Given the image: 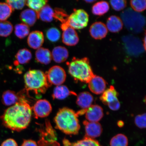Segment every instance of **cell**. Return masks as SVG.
Masks as SVG:
<instances>
[{
  "label": "cell",
  "mask_w": 146,
  "mask_h": 146,
  "mask_svg": "<svg viewBox=\"0 0 146 146\" xmlns=\"http://www.w3.org/2000/svg\"><path fill=\"white\" fill-rule=\"evenodd\" d=\"M13 11L7 3L0 2V21H5L10 17Z\"/></svg>",
  "instance_id": "f546056e"
},
{
  "label": "cell",
  "mask_w": 146,
  "mask_h": 146,
  "mask_svg": "<svg viewBox=\"0 0 146 146\" xmlns=\"http://www.w3.org/2000/svg\"><path fill=\"white\" fill-rule=\"evenodd\" d=\"M110 3L113 9L117 11L123 10L127 5V1L124 0H113Z\"/></svg>",
  "instance_id": "8d00e7d4"
},
{
  "label": "cell",
  "mask_w": 146,
  "mask_h": 146,
  "mask_svg": "<svg viewBox=\"0 0 146 146\" xmlns=\"http://www.w3.org/2000/svg\"><path fill=\"white\" fill-rule=\"evenodd\" d=\"M118 93L112 86L106 90L100 97V99L104 104L108 106L118 100Z\"/></svg>",
  "instance_id": "e0dca14e"
},
{
  "label": "cell",
  "mask_w": 146,
  "mask_h": 146,
  "mask_svg": "<svg viewBox=\"0 0 146 146\" xmlns=\"http://www.w3.org/2000/svg\"><path fill=\"white\" fill-rule=\"evenodd\" d=\"M14 29L15 35L21 39L26 37L30 33L29 27L23 23L16 25L14 27Z\"/></svg>",
  "instance_id": "83f0119b"
},
{
  "label": "cell",
  "mask_w": 146,
  "mask_h": 146,
  "mask_svg": "<svg viewBox=\"0 0 146 146\" xmlns=\"http://www.w3.org/2000/svg\"><path fill=\"white\" fill-rule=\"evenodd\" d=\"M19 96V101L7 109L1 117L5 127L17 132L28 127L32 115V108L28 101L21 94Z\"/></svg>",
  "instance_id": "6da1fadb"
},
{
  "label": "cell",
  "mask_w": 146,
  "mask_h": 146,
  "mask_svg": "<svg viewBox=\"0 0 146 146\" xmlns=\"http://www.w3.org/2000/svg\"><path fill=\"white\" fill-rule=\"evenodd\" d=\"M143 42V46L144 49H145V50L146 51V30L145 31V36H144Z\"/></svg>",
  "instance_id": "b9f144b4"
},
{
  "label": "cell",
  "mask_w": 146,
  "mask_h": 146,
  "mask_svg": "<svg viewBox=\"0 0 146 146\" xmlns=\"http://www.w3.org/2000/svg\"><path fill=\"white\" fill-rule=\"evenodd\" d=\"M47 80L50 84L61 85L65 81L66 73L64 69L59 66H54L46 74Z\"/></svg>",
  "instance_id": "52a82bcc"
},
{
  "label": "cell",
  "mask_w": 146,
  "mask_h": 146,
  "mask_svg": "<svg viewBox=\"0 0 146 146\" xmlns=\"http://www.w3.org/2000/svg\"><path fill=\"white\" fill-rule=\"evenodd\" d=\"M44 40V36L43 33L40 31H36L29 34L27 42L31 48L37 50L41 47Z\"/></svg>",
  "instance_id": "9a60e30c"
},
{
  "label": "cell",
  "mask_w": 146,
  "mask_h": 146,
  "mask_svg": "<svg viewBox=\"0 0 146 146\" xmlns=\"http://www.w3.org/2000/svg\"><path fill=\"white\" fill-rule=\"evenodd\" d=\"M124 123L123 122L119 121L118 123V125L119 127H122Z\"/></svg>",
  "instance_id": "7bdbcfd3"
},
{
  "label": "cell",
  "mask_w": 146,
  "mask_h": 146,
  "mask_svg": "<svg viewBox=\"0 0 146 146\" xmlns=\"http://www.w3.org/2000/svg\"><path fill=\"white\" fill-rule=\"evenodd\" d=\"M6 3L11 7L13 11L15 9L21 10L24 8L26 5V1H14V0H7Z\"/></svg>",
  "instance_id": "d590c367"
},
{
  "label": "cell",
  "mask_w": 146,
  "mask_h": 146,
  "mask_svg": "<svg viewBox=\"0 0 146 146\" xmlns=\"http://www.w3.org/2000/svg\"><path fill=\"white\" fill-rule=\"evenodd\" d=\"M54 11L50 5H46L37 13L38 18L45 22L49 23L54 18Z\"/></svg>",
  "instance_id": "484cf974"
},
{
  "label": "cell",
  "mask_w": 146,
  "mask_h": 146,
  "mask_svg": "<svg viewBox=\"0 0 146 146\" xmlns=\"http://www.w3.org/2000/svg\"><path fill=\"white\" fill-rule=\"evenodd\" d=\"M27 91H32L37 95L44 94L51 85L46 74L41 70H29L24 76Z\"/></svg>",
  "instance_id": "3957f363"
},
{
  "label": "cell",
  "mask_w": 146,
  "mask_h": 146,
  "mask_svg": "<svg viewBox=\"0 0 146 146\" xmlns=\"http://www.w3.org/2000/svg\"><path fill=\"white\" fill-rule=\"evenodd\" d=\"M144 102L146 104V96H145V98H144Z\"/></svg>",
  "instance_id": "f6af8a7d"
},
{
  "label": "cell",
  "mask_w": 146,
  "mask_h": 146,
  "mask_svg": "<svg viewBox=\"0 0 146 146\" xmlns=\"http://www.w3.org/2000/svg\"><path fill=\"white\" fill-rule=\"evenodd\" d=\"M36 59L38 62L44 65L48 64L52 59V53L47 48L40 47L35 53Z\"/></svg>",
  "instance_id": "7402d4cb"
},
{
  "label": "cell",
  "mask_w": 146,
  "mask_h": 146,
  "mask_svg": "<svg viewBox=\"0 0 146 146\" xmlns=\"http://www.w3.org/2000/svg\"><path fill=\"white\" fill-rule=\"evenodd\" d=\"M89 32L94 39L100 40L106 37L108 33V29L104 23L97 22L91 25Z\"/></svg>",
  "instance_id": "5bb4252c"
},
{
  "label": "cell",
  "mask_w": 146,
  "mask_h": 146,
  "mask_svg": "<svg viewBox=\"0 0 146 146\" xmlns=\"http://www.w3.org/2000/svg\"><path fill=\"white\" fill-rule=\"evenodd\" d=\"M63 143V146H102L96 140L85 136L83 139L74 142L64 139Z\"/></svg>",
  "instance_id": "d6986e66"
},
{
  "label": "cell",
  "mask_w": 146,
  "mask_h": 146,
  "mask_svg": "<svg viewBox=\"0 0 146 146\" xmlns=\"http://www.w3.org/2000/svg\"><path fill=\"white\" fill-rule=\"evenodd\" d=\"M106 26L110 32L116 33L121 30L123 27V23L119 17L113 15L108 19Z\"/></svg>",
  "instance_id": "44dd1931"
},
{
  "label": "cell",
  "mask_w": 146,
  "mask_h": 146,
  "mask_svg": "<svg viewBox=\"0 0 146 146\" xmlns=\"http://www.w3.org/2000/svg\"><path fill=\"white\" fill-rule=\"evenodd\" d=\"M16 60L14 62V65H18L19 64H24L28 63L32 58L31 51L27 48L21 49L18 51L15 56Z\"/></svg>",
  "instance_id": "d4e9b609"
},
{
  "label": "cell",
  "mask_w": 146,
  "mask_h": 146,
  "mask_svg": "<svg viewBox=\"0 0 146 146\" xmlns=\"http://www.w3.org/2000/svg\"><path fill=\"white\" fill-rule=\"evenodd\" d=\"M88 84L89 89L96 94H103L106 87L107 83L105 80L99 76L95 75Z\"/></svg>",
  "instance_id": "30bf717a"
},
{
  "label": "cell",
  "mask_w": 146,
  "mask_h": 146,
  "mask_svg": "<svg viewBox=\"0 0 146 146\" xmlns=\"http://www.w3.org/2000/svg\"><path fill=\"white\" fill-rule=\"evenodd\" d=\"M123 41L128 52L132 56H138L143 52L144 47L137 38L132 36H125Z\"/></svg>",
  "instance_id": "ba28073f"
},
{
  "label": "cell",
  "mask_w": 146,
  "mask_h": 146,
  "mask_svg": "<svg viewBox=\"0 0 146 146\" xmlns=\"http://www.w3.org/2000/svg\"><path fill=\"white\" fill-rule=\"evenodd\" d=\"M38 18L37 13L30 9L23 10L20 15L21 21L29 27L33 26Z\"/></svg>",
  "instance_id": "2e32d148"
},
{
  "label": "cell",
  "mask_w": 146,
  "mask_h": 146,
  "mask_svg": "<svg viewBox=\"0 0 146 146\" xmlns=\"http://www.w3.org/2000/svg\"><path fill=\"white\" fill-rule=\"evenodd\" d=\"M47 2L46 0H29L26 1V5L37 13L46 5Z\"/></svg>",
  "instance_id": "4dcf8cb0"
},
{
  "label": "cell",
  "mask_w": 146,
  "mask_h": 146,
  "mask_svg": "<svg viewBox=\"0 0 146 146\" xmlns=\"http://www.w3.org/2000/svg\"><path fill=\"white\" fill-rule=\"evenodd\" d=\"M85 1L87 3H93L94 2H95V1Z\"/></svg>",
  "instance_id": "ee69618b"
},
{
  "label": "cell",
  "mask_w": 146,
  "mask_h": 146,
  "mask_svg": "<svg viewBox=\"0 0 146 146\" xmlns=\"http://www.w3.org/2000/svg\"><path fill=\"white\" fill-rule=\"evenodd\" d=\"M46 35L49 40L56 42L59 40L61 34L58 29L55 27H52L47 31Z\"/></svg>",
  "instance_id": "836d02e7"
},
{
  "label": "cell",
  "mask_w": 146,
  "mask_h": 146,
  "mask_svg": "<svg viewBox=\"0 0 146 146\" xmlns=\"http://www.w3.org/2000/svg\"><path fill=\"white\" fill-rule=\"evenodd\" d=\"M20 96L14 91L7 90L3 93L1 101L3 105L6 106L13 105L19 101Z\"/></svg>",
  "instance_id": "cb8c5ba5"
},
{
  "label": "cell",
  "mask_w": 146,
  "mask_h": 146,
  "mask_svg": "<svg viewBox=\"0 0 146 146\" xmlns=\"http://www.w3.org/2000/svg\"><path fill=\"white\" fill-rule=\"evenodd\" d=\"M89 21V15L83 9H78L69 16L68 24L74 29H81L86 27Z\"/></svg>",
  "instance_id": "8992f818"
},
{
  "label": "cell",
  "mask_w": 146,
  "mask_h": 146,
  "mask_svg": "<svg viewBox=\"0 0 146 146\" xmlns=\"http://www.w3.org/2000/svg\"><path fill=\"white\" fill-rule=\"evenodd\" d=\"M109 5L108 3L106 1H101L96 3L92 7V13L94 15L102 16L108 11Z\"/></svg>",
  "instance_id": "4316f807"
},
{
  "label": "cell",
  "mask_w": 146,
  "mask_h": 146,
  "mask_svg": "<svg viewBox=\"0 0 146 146\" xmlns=\"http://www.w3.org/2000/svg\"><path fill=\"white\" fill-rule=\"evenodd\" d=\"M21 146H38L35 141L31 139L24 140Z\"/></svg>",
  "instance_id": "60d3db41"
},
{
  "label": "cell",
  "mask_w": 146,
  "mask_h": 146,
  "mask_svg": "<svg viewBox=\"0 0 146 146\" xmlns=\"http://www.w3.org/2000/svg\"><path fill=\"white\" fill-rule=\"evenodd\" d=\"M1 146H18L15 140L12 138L5 140L1 144Z\"/></svg>",
  "instance_id": "ab89813d"
},
{
  "label": "cell",
  "mask_w": 146,
  "mask_h": 146,
  "mask_svg": "<svg viewBox=\"0 0 146 146\" xmlns=\"http://www.w3.org/2000/svg\"><path fill=\"white\" fill-rule=\"evenodd\" d=\"M83 124L85 127V137L94 139L101 135L103 129L98 122H91L85 120L83 122Z\"/></svg>",
  "instance_id": "8fae6325"
},
{
  "label": "cell",
  "mask_w": 146,
  "mask_h": 146,
  "mask_svg": "<svg viewBox=\"0 0 146 146\" xmlns=\"http://www.w3.org/2000/svg\"><path fill=\"white\" fill-rule=\"evenodd\" d=\"M38 146H60L57 141H48L41 137L38 142Z\"/></svg>",
  "instance_id": "f35d334b"
},
{
  "label": "cell",
  "mask_w": 146,
  "mask_h": 146,
  "mask_svg": "<svg viewBox=\"0 0 146 146\" xmlns=\"http://www.w3.org/2000/svg\"><path fill=\"white\" fill-rule=\"evenodd\" d=\"M52 106L50 102L46 100H40L36 101L32 108L35 118L46 117L52 111Z\"/></svg>",
  "instance_id": "9c48e42d"
},
{
  "label": "cell",
  "mask_w": 146,
  "mask_h": 146,
  "mask_svg": "<svg viewBox=\"0 0 146 146\" xmlns=\"http://www.w3.org/2000/svg\"><path fill=\"white\" fill-rule=\"evenodd\" d=\"M94 97L90 93L82 92L78 95L76 103L82 110H86L92 105Z\"/></svg>",
  "instance_id": "ffe728a7"
},
{
  "label": "cell",
  "mask_w": 146,
  "mask_h": 146,
  "mask_svg": "<svg viewBox=\"0 0 146 146\" xmlns=\"http://www.w3.org/2000/svg\"><path fill=\"white\" fill-rule=\"evenodd\" d=\"M85 117L88 121L98 122L104 116L103 110L98 105H92L85 110Z\"/></svg>",
  "instance_id": "4fadbf2b"
},
{
  "label": "cell",
  "mask_w": 146,
  "mask_h": 146,
  "mask_svg": "<svg viewBox=\"0 0 146 146\" xmlns=\"http://www.w3.org/2000/svg\"><path fill=\"white\" fill-rule=\"evenodd\" d=\"M54 12V18L55 19L61 22V25H68V19L69 16L65 11L61 9L56 8L55 9Z\"/></svg>",
  "instance_id": "d6a6232c"
},
{
  "label": "cell",
  "mask_w": 146,
  "mask_h": 146,
  "mask_svg": "<svg viewBox=\"0 0 146 146\" xmlns=\"http://www.w3.org/2000/svg\"><path fill=\"white\" fill-rule=\"evenodd\" d=\"M78 116L72 109L66 107L60 109L54 119L56 128L66 134H78L80 128Z\"/></svg>",
  "instance_id": "7a4b0ae2"
},
{
  "label": "cell",
  "mask_w": 146,
  "mask_h": 146,
  "mask_svg": "<svg viewBox=\"0 0 146 146\" xmlns=\"http://www.w3.org/2000/svg\"><path fill=\"white\" fill-rule=\"evenodd\" d=\"M62 31V39L65 44L69 46H74L77 44L79 41V37L75 29L68 26Z\"/></svg>",
  "instance_id": "7c38bea8"
},
{
  "label": "cell",
  "mask_w": 146,
  "mask_h": 146,
  "mask_svg": "<svg viewBox=\"0 0 146 146\" xmlns=\"http://www.w3.org/2000/svg\"><path fill=\"white\" fill-rule=\"evenodd\" d=\"M130 5L133 10L137 12H143L146 9V1L145 0L131 1Z\"/></svg>",
  "instance_id": "e575fe53"
},
{
  "label": "cell",
  "mask_w": 146,
  "mask_h": 146,
  "mask_svg": "<svg viewBox=\"0 0 146 146\" xmlns=\"http://www.w3.org/2000/svg\"><path fill=\"white\" fill-rule=\"evenodd\" d=\"M71 95L76 96V94L69 90L65 86L61 85L55 88L52 97L54 99L62 100Z\"/></svg>",
  "instance_id": "603a6c76"
},
{
  "label": "cell",
  "mask_w": 146,
  "mask_h": 146,
  "mask_svg": "<svg viewBox=\"0 0 146 146\" xmlns=\"http://www.w3.org/2000/svg\"><path fill=\"white\" fill-rule=\"evenodd\" d=\"M13 30V25L10 21H0V36L7 37L10 36Z\"/></svg>",
  "instance_id": "f1b7e54d"
},
{
  "label": "cell",
  "mask_w": 146,
  "mask_h": 146,
  "mask_svg": "<svg viewBox=\"0 0 146 146\" xmlns=\"http://www.w3.org/2000/svg\"><path fill=\"white\" fill-rule=\"evenodd\" d=\"M128 140L126 136L123 134L116 135L111 139L110 146H128Z\"/></svg>",
  "instance_id": "1f68e13d"
},
{
  "label": "cell",
  "mask_w": 146,
  "mask_h": 146,
  "mask_svg": "<svg viewBox=\"0 0 146 146\" xmlns=\"http://www.w3.org/2000/svg\"><path fill=\"white\" fill-rule=\"evenodd\" d=\"M68 66L69 74L78 81L88 83L94 75L87 58H73Z\"/></svg>",
  "instance_id": "277c9868"
},
{
  "label": "cell",
  "mask_w": 146,
  "mask_h": 146,
  "mask_svg": "<svg viewBox=\"0 0 146 146\" xmlns=\"http://www.w3.org/2000/svg\"><path fill=\"white\" fill-rule=\"evenodd\" d=\"M135 123L137 126L140 128H146V113L137 115L135 118Z\"/></svg>",
  "instance_id": "74e56055"
},
{
  "label": "cell",
  "mask_w": 146,
  "mask_h": 146,
  "mask_svg": "<svg viewBox=\"0 0 146 146\" xmlns=\"http://www.w3.org/2000/svg\"><path fill=\"white\" fill-rule=\"evenodd\" d=\"M122 21L126 28L130 31L138 33L143 30L146 24V20L139 13L128 9L121 14Z\"/></svg>",
  "instance_id": "5b68a950"
},
{
  "label": "cell",
  "mask_w": 146,
  "mask_h": 146,
  "mask_svg": "<svg viewBox=\"0 0 146 146\" xmlns=\"http://www.w3.org/2000/svg\"><path fill=\"white\" fill-rule=\"evenodd\" d=\"M52 55V59L56 63H63L68 59L69 56L68 50L65 47L56 46L53 50Z\"/></svg>",
  "instance_id": "ac0fdd59"
}]
</instances>
